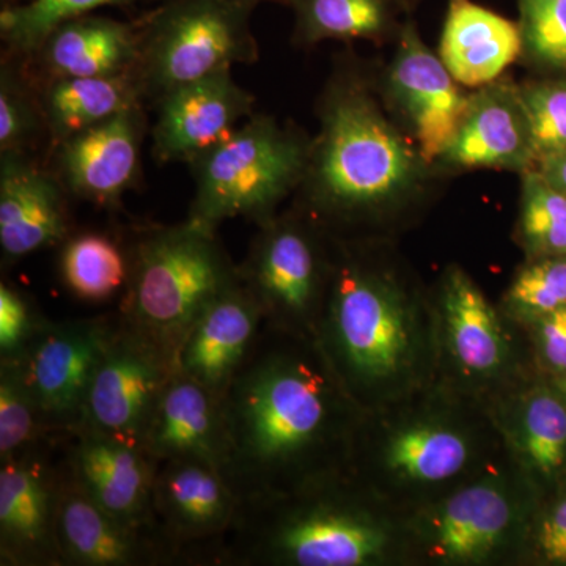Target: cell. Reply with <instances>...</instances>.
<instances>
[{
	"mask_svg": "<svg viewBox=\"0 0 566 566\" xmlns=\"http://www.w3.org/2000/svg\"><path fill=\"white\" fill-rule=\"evenodd\" d=\"M264 324L255 348L222 395L221 474L240 504L327 474L344 422L342 382L315 338Z\"/></svg>",
	"mask_w": 566,
	"mask_h": 566,
	"instance_id": "obj_1",
	"label": "cell"
},
{
	"mask_svg": "<svg viewBox=\"0 0 566 566\" xmlns=\"http://www.w3.org/2000/svg\"><path fill=\"white\" fill-rule=\"evenodd\" d=\"M427 166L364 82H331L303 181L312 210L333 222L385 210L419 188Z\"/></svg>",
	"mask_w": 566,
	"mask_h": 566,
	"instance_id": "obj_2",
	"label": "cell"
},
{
	"mask_svg": "<svg viewBox=\"0 0 566 566\" xmlns=\"http://www.w3.org/2000/svg\"><path fill=\"white\" fill-rule=\"evenodd\" d=\"M129 274L117 315L178 367L189 331L222 292L240 281L218 234L188 219L153 227L126 248Z\"/></svg>",
	"mask_w": 566,
	"mask_h": 566,
	"instance_id": "obj_3",
	"label": "cell"
},
{
	"mask_svg": "<svg viewBox=\"0 0 566 566\" xmlns=\"http://www.w3.org/2000/svg\"><path fill=\"white\" fill-rule=\"evenodd\" d=\"M316 344L342 386L353 392L382 385L411 367L416 329L403 293L349 253L331 264Z\"/></svg>",
	"mask_w": 566,
	"mask_h": 566,
	"instance_id": "obj_4",
	"label": "cell"
},
{
	"mask_svg": "<svg viewBox=\"0 0 566 566\" xmlns=\"http://www.w3.org/2000/svg\"><path fill=\"white\" fill-rule=\"evenodd\" d=\"M311 142L271 115H251L240 128L189 163L193 199L188 221L218 232L230 219L264 223L303 185Z\"/></svg>",
	"mask_w": 566,
	"mask_h": 566,
	"instance_id": "obj_5",
	"label": "cell"
},
{
	"mask_svg": "<svg viewBox=\"0 0 566 566\" xmlns=\"http://www.w3.org/2000/svg\"><path fill=\"white\" fill-rule=\"evenodd\" d=\"M243 0H169L142 28L139 76L153 99L259 57Z\"/></svg>",
	"mask_w": 566,
	"mask_h": 566,
	"instance_id": "obj_6",
	"label": "cell"
},
{
	"mask_svg": "<svg viewBox=\"0 0 566 566\" xmlns=\"http://www.w3.org/2000/svg\"><path fill=\"white\" fill-rule=\"evenodd\" d=\"M312 233L297 219L271 218L260 223L248 255L238 264L264 324L307 338H315L331 281V264L324 262Z\"/></svg>",
	"mask_w": 566,
	"mask_h": 566,
	"instance_id": "obj_7",
	"label": "cell"
},
{
	"mask_svg": "<svg viewBox=\"0 0 566 566\" xmlns=\"http://www.w3.org/2000/svg\"><path fill=\"white\" fill-rule=\"evenodd\" d=\"M177 370L158 346L117 315L77 427L142 447L156 406Z\"/></svg>",
	"mask_w": 566,
	"mask_h": 566,
	"instance_id": "obj_8",
	"label": "cell"
},
{
	"mask_svg": "<svg viewBox=\"0 0 566 566\" xmlns=\"http://www.w3.org/2000/svg\"><path fill=\"white\" fill-rule=\"evenodd\" d=\"M117 314L46 319L20 357L22 371L52 433L81 422L93 374L114 333Z\"/></svg>",
	"mask_w": 566,
	"mask_h": 566,
	"instance_id": "obj_9",
	"label": "cell"
},
{
	"mask_svg": "<svg viewBox=\"0 0 566 566\" xmlns=\"http://www.w3.org/2000/svg\"><path fill=\"white\" fill-rule=\"evenodd\" d=\"M62 434L0 461L2 566H62L54 528L63 474Z\"/></svg>",
	"mask_w": 566,
	"mask_h": 566,
	"instance_id": "obj_10",
	"label": "cell"
},
{
	"mask_svg": "<svg viewBox=\"0 0 566 566\" xmlns=\"http://www.w3.org/2000/svg\"><path fill=\"white\" fill-rule=\"evenodd\" d=\"M232 488L214 464L193 458L163 461L153 488V516L185 565H207L237 517Z\"/></svg>",
	"mask_w": 566,
	"mask_h": 566,
	"instance_id": "obj_11",
	"label": "cell"
},
{
	"mask_svg": "<svg viewBox=\"0 0 566 566\" xmlns=\"http://www.w3.org/2000/svg\"><path fill=\"white\" fill-rule=\"evenodd\" d=\"M54 528L62 566L185 565L158 527L132 526L111 515L71 479L65 463Z\"/></svg>",
	"mask_w": 566,
	"mask_h": 566,
	"instance_id": "obj_12",
	"label": "cell"
},
{
	"mask_svg": "<svg viewBox=\"0 0 566 566\" xmlns=\"http://www.w3.org/2000/svg\"><path fill=\"white\" fill-rule=\"evenodd\" d=\"M387 84L420 155L431 166L455 137L471 95H464L458 87L441 57L423 43L412 22L400 29Z\"/></svg>",
	"mask_w": 566,
	"mask_h": 566,
	"instance_id": "obj_13",
	"label": "cell"
},
{
	"mask_svg": "<svg viewBox=\"0 0 566 566\" xmlns=\"http://www.w3.org/2000/svg\"><path fill=\"white\" fill-rule=\"evenodd\" d=\"M61 449L71 479L96 504L123 523L158 527L153 516V488L159 463L144 447L76 427L62 434Z\"/></svg>",
	"mask_w": 566,
	"mask_h": 566,
	"instance_id": "obj_14",
	"label": "cell"
},
{
	"mask_svg": "<svg viewBox=\"0 0 566 566\" xmlns=\"http://www.w3.org/2000/svg\"><path fill=\"white\" fill-rule=\"evenodd\" d=\"M153 156L159 163H191L251 117L253 96L232 70L189 82L156 99Z\"/></svg>",
	"mask_w": 566,
	"mask_h": 566,
	"instance_id": "obj_15",
	"label": "cell"
},
{
	"mask_svg": "<svg viewBox=\"0 0 566 566\" xmlns=\"http://www.w3.org/2000/svg\"><path fill=\"white\" fill-rule=\"evenodd\" d=\"M145 136L142 106L132 107L55 145V167L69 193L115 207L133 188Z\"/></svg>",
	"mask_w": 566,
	"mask_h": 566,
	"instance_id": "obj_16",
	"label": "cell"
},
{
	"mask_svg": "<svg viewBox=\"0 0 566 566\" xmlns=\"http://www.w3.org/2000/svg\"><path fill=\"white\" fill-rule=\"evenodd\" d=\"M65 186L28 153H0V251L3 266L62 245L71 234Z\"/></svg>",
	"mask_w": 566,
	"mask_h": 566,
	"instance_id": "obj_17",
	"label": "cell"
},
{
	"mask_svg": "<svg viewBox=\"0 0 566 566\" xmlns=\"http://www.w3.org/2000/svg\"><path fill=\"white\" fill-rule=\"evenodd\" d=\"M436 166L527 172L536 158L520 87L494 81L471 95L460 128Z\"/></svg>",
	"mask_w": 566,
	"mask_h": 566,
	"instance_id": "obj_18",
	"label": "cell"
},
{
	"mask_svg": "<svg viewBox=\"0 0 566 566\" xmlns=\"http://www.w3.org/2000/svg\"><path fill=\"white\" fill-rule=\"evenodd\" d=\"M262 308L243 282L219 294L189 331L178 370L222 398L263 333Z\"/></svg>",
	"mask_w": 566,
	"mask_h": 566,
	"instance_id": "obj_19",
	"label": "cell"
},
{
	"mask_svg": "<svg viewBox=\"0 0 566 566\" xmlns=\"http://www.w3.org/2000/svg\"><path fill=\"white\" fill-rule=\"evenodd\" d=\"M142 29L87 13L48 33L32 57L48 80L112 76L139 69Z\"/></svg>",
	"mask_w": 566,
	"mask_h": 566,
	"instance_id": "obj_20",
	"label": "cell"
},
{
	"mask_svg": "<svg viewBox=\"0 0 566 566\" xmlns=\"http://www.w3.org/2000/svg\"><path fill=\"white\" fill-rule=\"evenodd\" d=\"M222 398L177 370L161 395L142 447L153 460L207 461L221 468Z\"/></svg>",
	"mask_w": 566,
	"mask_h": 566,
	"instance_id": "obj_21",
	"label": "cell"
},
{
	"mask_svg": "<svg viewBox=\"0 0 566 566\" xmlns=\"http://www.w3.org/2000/svg\"><path fill=\"white\" fill-rule=\"evenodd\" d=\"M523 54L520 24L472 0H449L439 57L458 84L483 87Z\"/></svg>",
	"mask_w": 566,
	"mask_h": 566,
	"instance_id": "obj_22",
	"label": "cell"
},
{
	"mask_svg": "<svg viewBox=\"0 0 566 566\" xmlns=\"http://www.w3.org/2000/svg\"><path fill=\"white\" fill-rule=\"evenodd\" d=\"M40 102L52 144L142 106L145 88L139 71L112 76L57 77L40 88Z\"/></svg>",
	"mask_w": 566,
	"mask_h": 566,
	"instance_id": "obj_23",
	"label": "cell"
},
{
	"mask_svg": "<svg viewBox=\"0 0 566 566\" xmlns=\"http://www.w3.org/2000/svg\"><path fill=\"white\" fill-rule=\"evenodd\" d=\"M442 314L450 348L464 368L480 375L495 374L506 359V338L485 294L460 268L446 275Z\"/></svg>",
	"mask_w": 566,
	"mask_h": 566,
	"instance_id": "obj_24",
	"label": "cell"
},
{
	"mask_svg": "<svg viewBox=\"0 0 566 566\" xmlns=\"http://www.w3.org/2000/svg\"><path fill=\"white\" fill-rule=\"evenodd\" d=\"M512 506L501 491L472 486L450 499L438 526V547L453 560L485 557L504 538Z\"/></svg>",
	"mask_w": 566,
	"mask_h": 566,
	"instance_id": "obj_25",
	"label": "cell"
},
{
	"mask_svg": "<svg viewBox=\"0 0 566 566\" xmlns=\"http://www.w3.org/2000/svg\"><path fill=\"white\" fill-rule=\"evenodd\" d=\"M400 0H294V36L300 43L324 40H379L394 28Z\"/></svg>",
	"mask_w": 566,
	"mask_h": 566,
	"instance_id": "obj_26",
	"label": "cell"
},
{
	"mask_svg": "<svg viewBox=\"0 0 566 566\" xmlns=\"http://www.w3.org/2000/svg\"><path fill=\"white\" fill-rule=\"evenodd\" d=\"M59 268L63 283L74 296L88 303H103L125 290L128 252L106 233L70 234L62 244Z\"/></svg>",
	"mask_w": 566,
	"mask_h": 566,
	"instance_id": "obj_27",
	"label": "cell"
},
{
	"mask_svg": "<svg viewBox=\"0 0 566 566\" xmlns=\"http://www.w3.org/2000/svg\"><path fill=\"white\" fill-rule=\"evenodd\" d=\"M468 457L463 436L433 424H419L401 431L387 450L390 468L419 482H442L457 475Z\"/></svg>",
	"mask_w": 566,
	"mask_h": 566,
	"instance_id": "obj_28",
	"label": "cell"
},
{
	"mask_svg": "<svg viewBox=\"0 0 566 566\" xmlns=\"http://www.w3.org/2000/svg\"><path fill=\"white\" fill-rule=\"evenodd\" d=\"M140 0H24L0 10V36L14 57H32L52 29L102 7L132 6Z\"/></svg>",
	"mask_w": 566,
	"mask_h": 566,
	"instance_id": "obj_29",
	"label": "cell"
},
{
	"mask_svg": "<svg viewBox=\"0 0 566 566\" xmlns=\"http://www.w3.org/2000/svg\"><path fill=\"white\" fill-rule=\"evenodd\" d=\"M20 359L0 360V461L52 438Z\"/></svg>",
	"mask_w": 566,
	"mask_h": 566,
	"instance_id": "obj_30",
	"label": "cell"
},
{
	"mask_svg": "<svg viewBox=\"0 0 566 566\" xmlns=\"http://www.w3.org/2000/svg\"><path fill=\"white\" fill-rule=\"evenodd\" d=\"M520 233L534 259L566 255V193L536 167L523 174Z\"/></svg>",
	"mask_w": 566,
	"mask_h": 566,
	"instance_id": "obj_31",
	"label": "cell"
},
{
	"mask_svg": "<svg viewBox=\"0 0 566 566\" xmlns=\"http://www.w3.org/2000/svg\"><path fill=\"white\" fill-rule=\"evenodd\" d=\"M20 57L0 69V153H28L48 133L40 92L33 91Z\"/></svg>",
	"mask_w": 566,
	"mask_h": 566,
	"instance_id": "obj_32",
	"label": "cell"
},
{
	"mask_svg": "<svg viewBox=\"0 0 566 566\" xmlns=\"http://www.w3.org/2000/svg\"><path fill=\"white\" fill-rule=\"evenodd\" d=\"M524 450L535 469L553 475L566 463V400L551 390H536L523 416Z\"/></svg>",
	"mask_w": 566,
	"mask_h": 566,
	"instance_id": "obj_33",
	"label": "cell"
},
{
	"mask_svg": "<svg viewBox=\"0 0 566 566\" xmlns=\"http://www.w3.org/2000/svg\"><path fill=\"white\" fill-rule=\"evenodd\" d=\"M523 54L536 65L566 71V0H517Z\"/></svg>",
	"mask_w": 566,
	"mask_h": 566,
	"instance_id": "obj_34",
	"label": "cell"
},
{
	"mask_svg": "<svg viewBox=\"0 0 566 566\" xmlns=\"http://www.w3.org/2000/svg\"><path fill=\"white\" fill-rule=\"evenodd\" d=\"M520 91L531 125L536 163L566 150V81L534 82Z\"/></svg>",
	"mask_w": 566,
	"mask_h": 566,
	"instance_id": "obj_35",
	"label": "cell"
},
{
	"mask_svg": "<svg viewBox=\"0 0 566 566\" xmlns=\"http://www.w3.org/2000/svg\"><path fill=\"white\" fill-rule=\"evenodd\" d=\"M509 301L524 315L542 318L566 305V255L538 256L517 273Z\"/></svg>",
	"mask_w": 566,
	"mask_h": 566,
	"instance_id": "obj_36",
	"label": "cell"
},
{
	"mask_svg": "<svg viewBox=\"0 0 566 566\" xmlns=\"http://www.w3.org/2000/svg\"><path fill=\"white\" fill-rule=\"evenodd\" d=\"M44 322L31 296L0 283V360L20 359Z\"/></svg>",
	"mask_w": 566,
	"mask_h": 566,
	"instance_id": "obj_37",
	"label": "cell"
},
{
	"mask_svg": "<svg viewBox=\"0 0 566 566\" xmlns=\"http://www.w3.org/2000/svg\"><path fill=\"white\" fill-rule=\"evenodd\" d=\"M539 319V348L543 359L557 374H566V305Z\"/></svg>",
	"mask_w": 566,
	"mask_h": 566,
	"instance_id": "obj_38",
	"label": "cell"
},
{
	"mask_svg": "<svg viewBox=\"0 0 566 566\" xmlns=\"http://www.w3.org/2000/svg\"><path fill=\"white\" fill-rule=\"evenodd\" d=\"M538 551L549 564L566 565V497L557 502L543 520Z\"/></svg>",
	"mask_w": 566,
	"mask_h": 566,
	"instance_id": "obj_39",
	"label": "cell"
},
{
	"mask_svg": "<svg viewBox=\"0 0 566 566\" xmlns=\"http://www.w3.org/2000/svg\"><path fill=\"white\" fill-rule=\"evenodd\" d=\"M536 169L545 175L546 180L566 193V150L546 156L542 161L536 163Z\"/></svg>",
	"mask_w": 566,
	"mask_h": 566,
	"instance_id": "obj_40",
	"label": "cell"
},
{
	"mask_svg": "<svg viewBox=\"0 0 566 566\" xmlns=\"http://www.w3.org/2000/svg\"><path fill=\"white\" fill-rule=\"evenodd\" d=\"M243 2L249 3V6L255 7L256 3L264 2V0H243ZM271 2H282L286 3V6H293L294 0H271Z\"/></svg>",
	"mask_w": 566,
	"mask_h": 566,
	"instance_id": "obj_41",
	"label": "cell"
},
{
	"mask_svg": "<svg viewBox=\"0 0 566 566\" xmlns=\"http://www.w3.org/2000/svg\"><path fill=\"white\" fill-rule=\"evenodd\" d=\"M558 390H560L562 397L566 400V374L562 375L557 381Z\"/></svg>",
	"mask_w": 566,
	"mask_h": 566,
	"instance_id": "obj_42",
	"label": "cell"
},
{
	"mask_svg": "<svg viewBox=\"0 0 566 566\" xmlns=\"http://www.w3.org/2000/svg\"><path fill=\"white\" fill-rule=\"evenodd\" d=\"M20 0H2V7L17 6Z\"/></svg>",
	"mask_w": 566,
	"mask_h": 566,
	"instance_id": "obj_43",
	"label": "cell"
},
{
	"mask_svg": "<svg viewBox=\"0 0 566 566\" xmlns=\"http://www.w3.org/2000/svg\"><path fill=\"white\" fill-rule=\"evenodd\" d=\"M415 2V0H400V3H411Z\"/></svg>",
	"mask_w": 566,
	"mask_h": 566,
	"instance_id": "obj_44",
	"label": "cell"
}]
</instances>
